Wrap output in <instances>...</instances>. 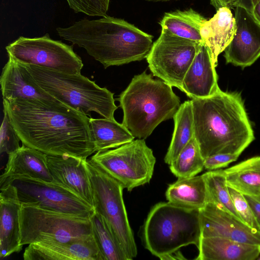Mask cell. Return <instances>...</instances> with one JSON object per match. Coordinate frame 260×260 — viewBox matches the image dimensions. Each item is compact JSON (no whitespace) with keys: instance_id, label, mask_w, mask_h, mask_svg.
<instances>
[{"instance_id":"cell-1","label":"cell","mask_w":260,"mask_h":260,"mask_svg":"<svg viewBox=\"0 0 260 260\" xmlns=\"http://www.w3.org/2000/svg\"><path fill=\"white\" fill-rule=\"evenodd\" d=\"M3 105L22 144L48 155L83 159L96 152L86 114L39 100H3Z\"/></svg>"},{"instance_id":"cell-2","label":"cell","mask_w":260,"mask_h":260,"mask_svg":"<svg viewBox=\"0 0 260 260\" xmlns=\"http://www.w3.org/2000/svg\"><path fill=\"white\" fill-rule=\"evenodd\" d=\"M191 100L194 137L204 158L219 153L239 156L254 140L239 93L220 90L210 97Z\"/></svg>"},{"instance_id":"cell-3","label":"cell","mask_w":260,"mask_h":260,"mask_svg":"<svg viewBox=\"0 0 260 260\" xmlns=\"http://www.w3.org/2000/svg\"><path fill=\"white\" fill-rule=\"evenodd\" d=\"M56 31L63 39L83 48L105 69L146 58L153 45L152 36L108 16L81 19Z\"/></svg>"},{"instance_id":"cell-4","label":"cell","mask_w":260,"mask_h":260,"mask_svg":"<svg viewBox=\"0 0 260 260\" xmlns=\"http://www.w3.org/2000/svg\"><path fill=\"white\" fill-rule=\"evenodd\" d=\"M172 87L143 72L135 75L119 95L122 124L135 138H147L160 123L173 118L181 104Z\"/></svg>"},{"instance_id":"cell-5","label":"cell","mask_w":260,"mask_h":260,"mask_svg":"<svg viewBox=\"0 0 260 260\" xmlns=\"http://www.w3.org/2000/svg\"><path fill=\"white\" fill-rule=\"evenodd\" d=\"M201 236L199 210L183 208L169 202L151 209L143 228L145 247L160 259L190 244L199 246Z\"/></svg>"},{"instance_id":"cell-6","label":"cell","mask_w":260,"mask_h":260,"mask_svg":"<svg viewBox=\"0 0 260 260\" xmlns=\"http://www.w3.org/2000/svg\"><path fill=\"white\" fill-rule=\"evenodd\" d=\"M24 64V63H23ZM37 83L49 94L67 106L91 117L94 112L104 118L115 119L117 109L114 93L79 74L24 64Z\"/></svg>"},{"instance_id":"cell-7","label":"cell","mask_w":260,"mask_h":260,"mask_svg":"<svg viewBox=\"0 0 260 260\" xmlns=\"http://www.w3.org/2000/svg\"><path fill=\"white\" fill-rule=\"evenodd\" d=\"M86 164L94 211L103 217L128 260H132L137 256V248L123 199L124 188L90 159Z\"/></svg>"},{"instance_id":"cell-8","label":"cell","mask_w":260,"mask_h":260,"mask_svg":"<svg viewBox=\"0 0 260 260\" xmlns=\"http://www.w3.org/2000/svg\"><path fill=\"white\" fill-rule=\"evenodd\" d=\"M20 244L66 242L92 235L90 218L21 204Z\"/></svg>"},{"instance_id":"cell-9","label":"cell","mask_w":260,"mask_h":260,"mask_svg":"<svg viewBox=\"0 0 260 260\" xmlns=\"http://www.w3.org/2000/svg\"><path fill=\"white\" fill-rule=\"evenodd\" d=\"M90 159L128 191L150 182L156 162L152 150L143 139L96 152Z\"/></svg>"},{"instance_id":"cell-10","label":"cell","mask_w":260,"mask_h":260,"mask_svg":"<svg viewBox=\"0 0 260 260\" xmlns=\"http://www.w3.org/2000/svg\"><path fill=\"white\" fill-rule=\"evenodd\" d=\"M12 185L21 204L89 218L92 206L61 185L28 176H15L0 181V186Z\"/></svg>"},{"instance_id":"cell-11","label":"cell","mask_w":260,"mask_h":260,"mask_svg":"<svg viewBox=\"0 0 260 260\" xmlns=\"http://www.w3.org/2000/svg\"><path fill=\"white\" fill-rule=\"evenodd\" d=\"M201 44L162 28L146 58L149 69L153 76L181 90L184 77Z\"/></svg>"},{"instance_id":"cell-12","label":"cell","mask_w":260,"mask_h":260,"mask_svg":"<svg viewBox=\"0 0 260 260\" xmlns=\"http://www.w3.org/2000/svg\"><path fill=\"white\" fill-rule=\"evenodd\" d=\"M8 56L22 63L71 74H81L83 63L72 46L42 37L21 36L6 47Z\"/></svg>"},{"instance_id":"cell-13","label":"cell","mask_w":260,"mask_h":260,"mask_svg":"<svg viewBox=\"0 0 260 260\" xmlns=\"http://www.w3.org/2000/svg\"><path fill=\"white\" fill-rule=\"evenodd\" d=\"M235 8V32L224 57L226 63L244 68L260 56V24L248 10L239 6Z\"/></svg>"},{"instance_id":"cell-14","label":"cell","mask_w":260,"mask_h":260,"mask_svg":"<svg viewBox=\"0 0 260 260\" xmlns=\"http://www.w3.org/2000/svg\"><path fill=\"white\" fill-rule=\"evenodd\" d=\"M201 236L221 237L260 246V232L241 219L208 202L199 210Z\"/></svg>"},{"instance_id":"cell-15","label":"cell","mask_w":260,"mask_h":260,"mask_svg":"<svg viewBox=\"0 0 260 260\" xmlns=\"http://www.w3.org/2000/svg\"><path fill=\"white\" fill-rule=\"evenodd\" d=\"M24 260H104L93 235L66 242L28 245Z\"/></svg>"},{"instance_id":"cell-16","label":"cell","mask_w":260,"mask_h":260,"mask_svg":"<svg viewBox=\"0 0 260 260\" xmlns=\"http://www.w3.org/2000/svg\"><path fill=\"white\" fill-rule=\"evenodd\" d=\"M53 182L71 191L93 207L92 190L87 159L68 155H47Z\"/></svg>"},{"instance_id":"cell-17","label":"cell","mask_w":260,"mask_h":260,"mask_svg":"<svg viewBox=\"0 0 260 260\" xmlns=\"http://www.w3.org/2000/svg\"><path fill=\"white\" fill-rule=\"evenodd\" d=\"M8 57L0 77L4 100L11 101L23 99L60 103L37 83L23 63L17 61L10 56Z\"/></svg>"},{"instance_id":"cell-18","label":"cell","mask_w":260,"mask_h":260,"mask_svg":"<svg viewBox=\"0 0 260 260\" xmlns=\"http://www.w3.org/2000/svg\"><path fill=\"white\" fill-rule=\"evenodd\" d=\"M208 48L201 43L182 81V90L191 99L212 96L221 89Z\"/></svg>"},{"instance_id":"cell-19","label":"cell","mask_w":260,"mask_h":260,"mask_svg":"<svg viewBox=\"0 0 260 260\" xmlns=\"http://www.w3.org/2000/svg\"><path fill=\"white\" fill-rule=\"evenodd\" d=\"M0 258H6L22 250L19 211L21 204L14 187L10 184L0 186Z\"/></svg>"},{"instance_id":"cell-20","label":"cell","mask_w":260,"mask_h":260,"mask_svg":"<svg viewBox=\"0 0 260 260\" xmlns=\"http://www.w3.org/2000/svg\"><path fill=\"white\" fill-rule=\"evenodd\" d=\"M235 30V17L226 7L218 9L212 18L202 23L200 34L203 43L208 48L215 67L218 55L233 39Z\"/></svg>"},{"instance_id":"cell-21","label":"cell","mask_w":260,"mask_h":260,"mask_svg":"<svg viewBox=\"0 0 260 260\" xmlns=\"http://www.w3.org/2000/svg\"><path fill=\"white\" fill-rule=\"evenodd\" d=\"M197 260H256L260 246L221 237H201Z\"/></svg>"},{"instance_id":"cell-22","label":"cell","mask_w":260,"mask_h":260,"mask_svg":"<svg viewBox=\"0 0 260 260\" xmlns=\"http://www.w3.org/2000/svg\"><path fill=\"white\" fill-rule=\"evenodd\" d=\"M47 154L23 144L9 154L0 181L15 176L26 175L47 181L53 179L49 170Z\"/></svg>"},{"instance_id":"cell-23","label":"cell","mask_w":260,"mask_h":260,"mask_svg":"<svg viewBox=\"0 0 260 260\" xmlns=\"http://www.w3.org/2000/svg\"><path fill=\"white\" fill-rule=\"evenodd\" d=\"M168 202L175 205L200 210L209 202L206 184L203 175L179 178L169 185L166 191Z\"/></svg>"},{"instance_id":"cell-24","label":"cell","mask_w":260,"mask_h":260,"mask_svg":"<svg viewBox=\"0 0 260 260\" xmlns=\"http://www.w3.org/2000/svg\"><path fill=\"white\" fill-rule=\"evenodd\" d=\"M89 123L96 152L117 148L135 138L124 125L115 119L90 117Z\"/></svg>"},{"instance_id":"cell-25","label":"cell","mask_w":260,"mask_h":260,"mask_svg":"<svg viewBox=\"0 0 260 260\" xmlns=\"http://www.w3.org/2000/svg\"><path fill=\"white\" fill-rule=\"evenodd\" d=\"M228 185L243 194L260 198V156L224 170Z\"/></svg>"},{"instance_id":"cell-26","label":"cell","mask_w":260,"mask_h":260,"mask_svg":"<svg viewBox=\"0 0 260 260\" xmlns=\"http://www.w3.org/2000/svg\"><path fill=\"white\" fill-rule=\"evenodd\" d=\"M173 118L174 132L164 158L165 163L169 165L194 136L191 100L186 101L181 104Z\"/></svg>"},{"instance_id":"cell-27","label":"cell","mask_w":260,"mask_h":260,"mask_svg":"<svg viewBox=\"0 0 260 260\" xmlns=\"http://www.w3.org/2000/svg\"><path fill=\"white\" fill-rule=\"evenodd\" d=\"M206 20L200 14L190 8L166 13L159 23L162 28L179 37L202 43L200 29L202 23Z\"/></svg>"},{"instance_id":"cell-28","label":"cell","mask_w":260,"mask_h":260,"mask_svg":"<svg viewBox=\"0 0 260 260\" xmlns=\"http://www.w3.org/2000/svg\"><path fill=\"white\" fill-rule=\"evenodd\" d=\"M90 219L92 235L104 260H128L103 217L94 211Z\"/></svg>"},{"instance_id":"cell-29","label":"cell","mask_w":260,"mask_h":260,"mask_svg":"<svg viewBox=\"0 0 260 260\" xmlns=\"http://www.w3.org/2000/svg\"><path fill=\"white\" fill-rule=\"evenodd\" d=\"M204 168V158L193 136L170 165L171 172L178 178L196 176Z\"/></svg>"},{"instance_id":"cell-30","label":"cell","mask_w":260,"mask_h":260,"mask_svg":"<svg viewBox=\"0 0 260 260\" xmlns=\"http://www.w3.org/2000/svg\"><path fill=\"white\" fill-rule=\"evenodd\" d=\"M202 175L206 184L209 202L241 219L232 200L224 170H211Z\"/></svg>"},{"instance_id":"cell-31","label":"cell","mask_w":260,"mask_h":260,"mask_svg":"<svg viewBox=\"0 0 260 260\" xmlns=\"http://www.w3.org/2000/svg\"><path fill=\"white\" fill-rule=\"evenodd\" d=\"M4 118L0 130V152L8 155L20 147L19 137L12 125L9 116L4 111Z\"/></svg>"},{"instance_id":"cell-32","label":"cell","mask_w":260,"mask_h":260,"mask_svg":"<svg viewBox=\"0 0 260 260\" xmlns=\"http://www.w3.org/2000/svg\"><path fill=\"white\" fill-rule=\"evenodd\" d=\"M228 186L235 209L241 220L251 228L260 232L253 211L243 194Z\"/></svg>"},{"instance_id":"cell-33","label":"cell","mask_w":260,"mask_h":260,"mask_svg":"<svg viewBox=\"0 0 260 260\" xmlns=\"http://www.w3.org/2000/svg\"><path fill=\"white\" fill-rule=\"evenodd\" d=\"M75 12L90 16H106L110 0H66Z\"/></svg>"},{"instance_id":"cell-34","label":"cell","mask_w":260,"mask_h":260,"mask_svg":"<svg viewBox=\"0 0 260 260\" xmlns=\"http://www.w3.org/2000/svg\"><path fill=\"white\" fill-rule=\"evenodd\" d=\"M239 156L231 153H219L204 158V168L215 170L228 166L236 161Z\"/></svg>"},{"instance_id":"cell-35","label":"cell","mask_w":260,"mask_h":260,"mask_svg":"<svg viewBox=\"0 0 260 260\" xmlns=\"http://www.w3.org/2000/svg\"><path fill=\"white\" fill-rule=\"evenodd\" d=\"M243 195L253 211L260 230V198L253 196Z\"/></svg>"},{"instance_id":"cell-36","label":"cell","mask_w":260,"mask_h":260,"mask_svg":"<svg viewBox=\"0 0 260 260\" xmlns=\"http://www.w3.org/2000/svg\"><path fill=\"white\" fill-rule=\"evenodd\" d=\"M240 0H210L211 4L216 9L226 7L232 8L236 7Z\"/></svg>"},{"instance_id":"cell-37","label":"cell","mask_w":260,"mask_h":260,"mask_svg":"<svg viewBox=\"0 0 260 260\" xmlns=\"http://www.w3.org/2000/svg\"><path fill=\"white\" fill-rule=\"evenodd\" d=\"M259 2H260V0H240L237 6L242 7L251 12L252 8Z\"/></svg>"},{"instance_id":"cell-38","label":"cell","mask_w":260,"mask_h":260,"mask_svg":"<svg viewBox=\"0 0 260 260\" xmlns=\"http://www.w3.org/2000/svg\"><path fill=\"white\" fill-rule=\"evenodd\" d=\"M255 20L260 24V2H259L250 12Z\"/></svg>"},{"instance_id":"cell-39","label":"cell","mask_w":260,"mask_h":260,"mask_svg":"<svg viewBox=\"0 0 260 260\" xmlns=\"http://www.w3.org/2000/svg\"><path fill=\"white\" fill-rule=\"evenodd\" d=\"M147 1H151V2H166L171 0H145Z\"/></svg>"},{"instance_id":"cell-40","label":"cell","mask_w":260,"mask_h":260,"mask_svg":"<svg viewBox=\"0 0 260 260\" xmlns=\"http://www.w3.org/2000/svg\"><path fill=\"white\" fill-rule=\"evenodd\" d=\"M256 260H260V253L259 255L258 256L257 258H256Z\"/></svg>"}]
</instances>
